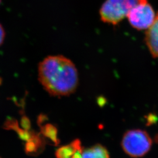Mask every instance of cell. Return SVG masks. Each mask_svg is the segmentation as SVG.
Listing matches in <instances>:
<instances>
[{"label": "cell", "mask_w": 158, "mask_h": 158, "mask_svg": "<svg viewBox=\"0 0 158 158\" xmlns=\"http://www.w3.org/2000/svg\"><path fill=\"white\" fill-rule=\"evenodd\" d=\"M38 77L46 90L57 97L73 94L79 84V75L74 64L61 55L47 57L40 63Z\"/></svg>", "instance_id": "cell-1"}, {"label": "cell", "mask_w": 158, "mask_h": 158, "mask_svg": "<svg viewBox=\"0 0 158 158\" xmlns=\"http://www.w3.org/2000/svg\"><path fill=\"white\" fill-rule=\"evenodd\" d=\"M0 3H1V0H0Z\"/></svg>", "instance_id": "cell-9"}, {"label": "cell", "mask_w": 158, "mask_h": 158, "mask_svg": "<svg viewBox=\"0 0 158 158\" xmlns=\"http://www.w3.org/2000/svg\"><path fill=\"white\" fill-rule=\"evenodd\" d=\"M152 146V140L145 130L133 129L125 132L121 140L124 152L134 158H141L149 152Z\"/></svg>", "instance_id": "cell-2"}, {"label": "cell", "mask_w": 158, "mask_h": 158, "mask_svg": "<svg viewBox=\"0 0 158 158\" xmlns=\"http://www.w3.org/2000/svg\"><path fill=\"white\" fill-rule=\"evenodd\" d=\"M5 37H6L5 30L1 25V24L0 23V46L3 44L4 40H5Z\"/></svg>", "instance_id": "cell-8"}, {"label": "cell", "mask_w": 158, "mask_h": 158, "mask_svg": "<svg viewBox=\"0 0 158 158\" xmlns=\"http://www.w3.org/2000/svg\"><path fill=\"white\" fill-rule=\"evenodd\" d=\"M81 158H110L107 149L97 144L83 151Z\"/></svg>", "instance_id": "cell-7"}, {"label": "cell", "mask_w": 158, "mask_h": 158, "mask_svg": "<svg viewBox=\"0 0 158 158\" xmlns=\"http://www.w3.org/2000/svg\"><path fill=\"white\" fill-rule=\"evenodd\" d=\"M127 17L134 28L141 31L148 29L151 27L156 14L152 6L147 2L134 8Z\"/></svg>", "instance_id": "cell-4"}, {"label": "cell", "mask_w": 158, "mask_h": 158, "mask_svg": "<svg viewBox=\"0 0 158 158\" xmlns=\"http://www.w3.org/2000/svg\"><path fill=\"white\" fill-rule=\"evenodd\" d=\"M148 2V0H106L102 5L100 15L104 23L117 25L134 8Z\"/></svg>", "instance_id": "cell-3"}, {"label": "cell", "mask_w": 158, "mask_h": 158, "mask_svg": "<svg viewBox=\"0 0 158 158\" xmlns=\"http://www.w3.org/2000/svg\"><path fill=\"white\" fill-rule=\"evenodd\" d=\"M83 148L79 140L59 148L56 152L57 158H81Z\"/></svg>", "instance_id": "cell-6"}, {"label": "cell", "mask_w": 158, "mask_h": 158, "mask_svg": "<svg viewBox=\"0 0 158 158\" xmlns=\"http://www.w3.org/2000/svg\"><path fill=\"white\" fill-rule=\"evenodd\" d=\"M145 40L151 54L158 58V13L151 27L147 29Z\"/></svg>", "instance_id": "cell-5"}]
</instances>
